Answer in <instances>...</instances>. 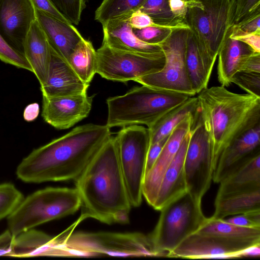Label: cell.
<instances>
[{"label":"cell","instance_id":"7","mask_svg":"<svg viewBox=\"0 0 260 260\" xmlns=\"http://www.w3.org/2000/svg\"><path fill=\"white\" fill-rule=\"evenodd\" d=\"M81 206L76 189L47 187L24 198L7 217L9 231L14 237L46 222L75 213Z\"/></svg>","mask_w":260,"mask_h":260},{"label":"cell","instance_id":"30","mask_svg":"<svg viewBox=\"0 0 260 260\" xmlns=\"http://www.w3.org/2000/svg\"><path fill=\"white\" fill-rule=\"evenodd\" d=\"M53 237L33 229L15 237L11 256L45 255Z\"/></svg>","mask_w":260,"mask_h":260},{"label":"cell","instance_id":"23","mask_svg":"<svg viewBox=\"0 0 260 260\" xmlns=\"http://www.w3.org/2000/svg\"><path fill=\"white\" fill-rule=\"evenodd\" d=\"M23 55L40 85L47 79L51 58V48L37 19L31 23L23 43Z\"/></svg>","mask_w":260,"mask_h":260},{"label":"cell","instance_id":"4","mask_svg":"<svg viewBox=\"0 0 260 260\" xmlns=\"http://www.w3.org/2000/svg\"><path fill=\"white\" fill-rule=\"evenodd\" d=\"M71 229L53 238L46 256L163 257L141 233H73Z\"/></svg>","mask_w":260,"mask_h":260},{"label":"cell","instance_id":"12","mask_svg":"<svg viewBox=\"0 0 260 260\" xmlns=\"http://www.w3.org/2000/svg\"><path fill=\"white\" fill-rule=\"evenodd\" d=\"M184 170L187 192L201 202L210 187L214 168L208 139L198 117L190 131Z\"/></svg>","mask_w":260,"mask_h":260},{"label":"cell","instance_id":"36","mask_svg":"<svg viewBox=\"0 0 260 260\" xmlns=\"http://www.w3.org/2000/svg\"><path fill=\"white\" fill-rule=\"evenodd\" d=\"M231 83L237 85L247 93L260 98V73L238 72L232 78Z\"/></svg>","mask_w":260,"mask_h":260},{"label":"cell","instance_id":"27","mask_svg":"<svg viewBox=\"0 0 260 260\" xmlns=\"http://www.w3.org/2000/svg\"><path fill=\"white\" fill-rule=\"evenodd\" d=\"M197 232L234 241L260 243V229L236 225L212 216L206 217Z\"/></svg>","mask_w":260,"mask_h":260},{"label":"cell","instance_id":"35","mask_svg":"<svg viewBox=\"0 0 260 260\" xmlns=\"http://www.w3.org/2000/svg\"><path fill=\"white\" fill-rule=\"evenodd\" d=\"M0 60L19 69L32 72L24 55L11 46L0 34Z\"/></svg>","mask_w":260,"mask_h":260},{"label":"cell","instance_id":"5","mask_svg":"<svg viewBox=\"0 0 260 260\" xmlns=\"http://www.w3.org/2000/svg\"><path fill=\"white\" fill-rule=\"evenodd\" d=\"M191 95L173 91L155 89L142 85L122 95L107 100L109 128L144 124L151 127L167 113Z\"/></svg>","mask_w":260,"mask_h":260},{"label":"cell","instance_id":"17","mask_svg":"<svg viewBox=\"0 0 260 260\" xmlns=\"http://www.w3.org/2000/svg\"><path fill=\"white\" fill-rule=\"evenodd\" d=\"M50 48L47 77L45 82L40 85L42 95L59 96L87 93L89 84L84 82L68 61Z\"/></svg>","mask_w":260,"mask_h":260},{"label":"cell","instance_id":"46","mask_svg":"<svg viewBox=\"0 0 260 260\" xmlns=\"http://www.w3.org/2000/svg\"><path fill=\"white\" fill-rule=\"evenodd\" d=\"M14 238L9 230L0 235V255L11 256Z\"/></svg>","mask_w":260,"mask_h":260},{"label":"cell","instance_id":"20","mask_svg":"<svg viewBox=\"0 0 260 260\" xmlns=\"http://www.w3.org/2000/svg\"><path fill=\"white\" fill-rule=\"evenodd\" d=\"M260 150V124L247 131L236 139L222 152L213 176L218 183L236 165Z\"/></svg>","mask_w":260,"mask_h":260},{"label":"cell","instance_id":"26","mask_svg":"<svg viewBox=\"0 0 260 260\" xmlns=\"http://www.w3.org/2000/svg\"><path fill=\"white\" fill-rule=\"evenodd\" d=\"M185 60L191 87L195 94H198L208 87L214 65L199 51L190 31L186 43Z\"/></svg>","mask_w":260,"mask_h":260},{"label":"cell","instance_id":"41","mask_svg":"<svg viewBox=\"0 0 260 260\" xmlns=\"http://www.w3.org/2000/svg\"><path fill=\"white\" fill-rule=\"evenodd\" d=\"M129 20L133 29H141L149 26L160 27L148 14L139 10L131 14Z\"/></svg>","mask_w":260,"mask_h":260},{"label":"cell","instance_id":"16","mask_svg":"<svg viewBox=\"0 0 260 260\" xmlns=\"http://www.w3.org/2000/svg\"><path fill=\"white\" fill-rule=\"evenodd\" d=\"M36 19L30 0H0V34L23 54L25 36Z\"/></svg>","mask_w":260,"mask_h":260},{"label":"cell","instance_id":"45","mask_svg":"<svg viewBox=\"0 0 260 260\" xmlns=\"http://www.w3.org/2000/svg\"><path fill=\"white\" fill-rule=\"evenodd\" d=\"M171 12L179 20L185 22L187 11V0H168Z\"/></svg>","mask_w":260,"mask_h":260},{"label":"cell","instance_id":"8","mask_svg":"<svg viewBox=\"0 0 260 260\" xmlns=\"http://www.w3.org/2000/svg\"><path fill=\"white\" fill-rule=\"evenodd\" d=\"M160 211L158 221L148 236L155 250L168 257L183 239L198 231L206 217L201 202L188 192Z\"/></svg>","mask_w":260,"mask_h":260},{"label":"cell","instance_id":"3","mask_svg":"<svg viewBox=\"0 0 260 260\" xmlns=\"http://www.w3.org/2000/svg\"><path fill=\"white\" fill-rule=\"evenodd\" d=\"M198 94V119L208 139L215 170L223 150L260 124V98L222 86L207 87Z\"/></svg>","mask_w":260,"mask_h":260},{"label":"cell","instance_id":"37","mask_svg":"<svg viewBox=\"0 0 260 260\" xmlns=\"http://www.w3.org/2000/svg\"><path fill=\"white\" fill-rule=\"evenodd\" d=\"M258 16H260V0H236L234 25Z\"/></svg>","mask_w":260,"mask_h":260},{"label":"cell","instance_id":"31","mask_svg":"<svg viewBox=\"0 0 260 260\" xmlns=\"http://www.w3.org/2000/svg\"><path fill=\"white\" fill-rule=\"evenodd\" d=\"M146 0H103L95 11L94 19L103 25L110 20L131 15Z\"/></svg>","mask_w":260,"mask_h":260},{"label":"cell","instance_id":"49","mask_svg":"<svg viewBox=\"0 0 260 260\" xmlns=\"http://www.w3.org/2000/svg\"><path fill=\"white\" fill-rule=\"evenodd\" d=\"M260 256V244L251 246L242 251L238 254V257H257Z\"/></svg>","mask_w":260,"mask_h":260},{"label":"cell","instance_id":"44","mask_svg":"<svg viewBox=\"0 0 260 260\" xmlns=\"http://www.w3.org/2000/svg\"><path fill=\"white\" fill-rule=\"evenodd\" d=\"M240 71L260 73V53L253 52L246 57L240 66Z\"/></svg>","mask_w":260,"mask_h":260},{"label":"cell","instance_id":"33","mask_svg":"<svg viewBox=\"0 0 260 260\" xmlns=\"http://www.w3.org/2000/svg\"><path fill=\"white\" fill-rule=\"evenodd\" d=\"M24 197L12 183L0 184V220L8 217L18 206Z\"/></svg>","mask_w":260,"mask_h":260},{"label":"cell","instance_id":"2","mask_svg":"<svg viewBox=\"0 0 260 260\" xmlns=\"http://www.w3.org/2000/svg\"><path fill=\"white\" fill-rule=\"evenodd\" d=\"M82 221L106 224L129 222L132 206L121 173L115 137L111 136L75 179Z\"/></svg>","mask_w":260,"mask_h":260},{"label":"cell","instance_id":"21","mask_svg":"<svg viewBox=\"0 0 260 260\" xmlns=\"http://www.w3.org/2000/svg\"><path fill=\"white\" fill-rule=\"evenodd\" d=\"M219 183L216 197L260 189V150L235 166Z\"/></svg>","mask_w":260,"mask_h":260},{"label":"cell","instance_id":"28","mask_svg":"<svg viewBox=\"0 0 260 260\" xmlns=\"http://www.w3.org/2000/svg\"><path fill=\"white\" fill-rule=\"evenodd\" d=\"M198 112L197 96H191L161 117L151 127L150 145L168 137L174 128L189 115Z\"/></svg>","mask_w":260,"mask_h":260},{"label":"cell","instance_id":"25","mask_svg":"<svg viewBox=\"0 0 260 260\" xmlns=\"http://www.w3.org/2000/svg\"><path fill=\"white\" fill-rule=\"evenodd\" d=\"M260 210V189L216 197L212 216L223 219L230 215Z\"/></svg>","mask_w":260,"mask_h":260},{"label":"cell","instance_id":"48","mask_svg":"<svg viewBox=\"0 0 260 260\" xmlns=\"http://www.w3.org/2000/svg\"><path fill=\"white\" fill-rule=\"evenodd\" d=\"M40 113V106L37 103H31L27 105L24 110L23 116L24 119L27 122L34 121Z\"/></svg>","mask_w":260,"mask_h":260},{"label":"cell","instance_id":"39","mask_svg":"<svg viewBox=\"0 0 260 260\" xmlns=\"http://www.w3.org/2000/svg\"><path fill=\"white\" fill-rule=\"evenodd\" d=\"M223 219L230 223L250 228L260 229V210L235 215Z\"/></svg>","mask_w":260,"mask_h":260},{"label":"cell","instance_id":"19","mask_svg":"<svg viewBox=\"0 0 260 260\" xmlns=\"http://www.w3.org/2000/svg\"><path fill=\"white\" fill-rule=\"evenodd\" d=\"M191 130L184 137L171 164L162 177L152 208L160 211L172 202L187 192L184 162Z\"/></svg>","mask_w":260,"mask_h":260},{"label":"cell","instance_id":"10","mask_svg":"<svg viewBox=\"0 0 260 260\" xmlns=\"http://www.w3.org/2000/svg\"><path fill=\"white\" fill-rule=\"evenodd\" d=\"M189 29H172L158 45L165 56V63L159 72L137 78L134 81L155 89L196 95L189 81L185 60Z\"/></svg>","mask_w":260,"mask_h":260},{"label":"cell","instance_id":"18","mask_svg":"<svg viewBox=\"0 0 260 260\" xmlns=\"http://www.w3.org/2000/svg\"><path fill=\"white\" fill-rule=\"evenodd\" d=\"M131 15L109 21L102 25V43L119 50L149 56H161L164 53L158 44H150L140 40L129 23Z\"/></svg>","mask_w":260,"mask_h":260},{"label":"cell","instance_id":"11","mask_svg":"<svg viewBox=\"0 0 260 260\" xmlns=\"http://www.w3.org/2000/svg\"><path fill=\"white\" fill-rule=\"evenodd\" d=\"M96 73L111 81L127 82L160 71L164 54L149 56L112 48L102 43L96 51Z\"/></svg>","mask_w":260,"mask_h":260},{"label":"cell","instance_id":"22","mask_svg":"<svg viewBox=\"0 0 260 260\" xmlns=\"http://www.w3.org/2000/svg\"><path fill=\"white\" fill-rule=\"evenodd\" d=\"M35 9L36 19L45 32L50 47L68 61L74 48L84 38L72 24Z\"/></svg>","mask_w":260,"mask_h":260},{"label":"cell","instance_id":"24","mask_svg":"<svg viewBox=\"0 0 260 260\" xmlns=\"http://www.w3.org/2000/svg\"><path fill=\"white\" fill-rule=\"evenodd\" d=\"M254 52L244 43L229 37L218 53L217 78L221 86L231 85L234 75L239 72L244 60Z\"/></svg>","mask_w":260,"mask_h":260},{"label":"cell","instance_id":"47","mask_svg":"<svg viewBox=\"0 0 260 260\" xmlns=\"http://www.w3.org/2000/svg\"><path fill=\"white\" fill-rule=\"evenodd\" d=\"M248 45L254 52L260 53V33H253L232 38Z\"/></svg>","mask_w":260,"mask_h":260},{"label":"cell","instance_id":"15","mask_svg":"<svg viewBox=\"0 0 260 260\" xmlns=\"http://www.w3.org/2000/svg\"><path fill=\"white\" fill-rule=\"evenodd\" d=\"M94 95L86 93L59 96L42 95V116L55 128H69L87 117Z\"/></svg>","mask_w":260,"mask_h":260},{"label":"cell","instance_id":"43","mask_svg":"<svg viewBox=\"0 0 260 260\" xmlns=\"http://www.w3.org/2000/svg\"><path fill=\"white\" fill-rule=\"evenodd\" d=\"M168 137L150 145L146 157L145 175L156 161Z\"/></svg>","mask_w":260,"mask_h":260},{"label":"cell","instance_id":"14","mask_svg":"<svg viewBox=\"0 0 260 260\" xmlns=\"http://www.w3.org/2000/svg\"><path fill=\"white\" fill-rule=\"evenodd\" d=\"M198 112L189 115L169 136L156 161L145 175L142 193L148 204L153 205L166 171L177 154L186 134L192 129L198 118Z\"/></svg>","mask_w":260,"mask_h":260},{"label":"cell","instance_id":"38","mask_svg":"<svg viewBox=\"0 0 260 260\" xmlns=\"http://www.w3.org/2000/svg\"><path fill=\"white\" fill-rule=\"evenodd\" d=\"M133 29L135 35L142 41L150 44H159L170 35L173 29L149 26Z\"/></svg>","mask_w":260,"mask_h":260},{"label":"cell","instance_id":"6","mask_svg":"<svg viewBox=\"0 0 260 260\" xmlns=\"http://www.w3.org/2000/svg\"><path fill=\"white\" fill-rule=\"evenodd\" d=\"M185 22L199 51L214 65L235 24L236 0H187Z\"/></svg>","mask_w":260,"mask_h":260},{"label":"cell","instance_id":"32","mask_svg":"<svg viewBox=\"0 0 260 260\" xmlns=\"http://www.w3.org/2000/svg\"><path fill=\"white\" fill-rule=\"evenodd\" d=\"M139 10L148 14L160 27L189 28L185 22L179 20L173 15L168 0H146Z\"/></svg>","mask_w":260,"mask_h":260},{"label":"cell","instance_id":"1","mask_svg":"<svg viewBox=\"0 0 260 260\" xmlns=\"http://www.w3.org/2000/svg\"><path fill=\"white\" fill-rule=\"evenodd\" d=\"M111 136L106 125L77 126L32 150L18 166L17 176L33 183L75 180Z\"/></svg>","mask_w":260,"mask_h":260},{"label":"cell","instance_id":"42","mask_svg":"<svg viewBox=\"0 0 260 260\" xmlns=\"http://www.w3.org/2000/svg\"><path fill=\"white\" fill-rule=\"evenodd\" d=\"M35 9L40 10L60 21H69L56 9L50 0H30Z\"/></svg>","mask_w":260,"mask_h":260},{"label":"cell","instance_id":"13","mask_svg":"<svg viewBox=\"0 0 260 260\" xmlns=\"http://www.w3.org/2000/svg\"><path fill=\"white\" fill-rule=\"evenodd\" d=\"M260 244L247 241H234L194 232L186 237L172 251L169 257L187 258H235L244 249Z\"/></svg>","mask_w":260,"mask_h":260},{"label":"cell","instance_id":"34","mask_svg":"<svg viewBox=\"0 0 260 260\" xmlns=\"http://www.w3.org/2000/svg\"><path fill=\"white\" fill-rule=\"evenodd\" d=\"M56 9L72 24L78 25L86 0H50Z\"/></svg>","mask_w":260,"mask_h":260},{"label":"cell","instance_id":"29","mask_svg":"<svg viewBox=\"0 0 260 260\" xmlns=\"http://www.w3.org/2000/svg\"><path fill=\"white\" fill-rule=\"evenodd\" d=\"M68 61L79 77L90 84L96 73V53L92 42L82 39L74 48Z\"/></svg>","mask_w":260,"mask_h":260},{"label":"cell","instance_id":"9","mask_svg":"<svg viewBox=\"0 0 260 260\" xmlns=\"http://www.w3.org/2000/svg\"><path fill=\"white\" fill-rule=\"evenodd\" d=\"M115 139L128 198L132 207H138L142 201V186L150 146L149 130L138 124L122 127Z\"/></svg>","mask_w":260,"mask_h":260},{"label":"cell","instance_id":"40","mask_svg":"<svg viewBox=\"0 0 260 260\" xmlns=\"http://www.w3.org/2000/svg\"><path fill=\"white\" fill-rule=\"evenodd\" d=\"M253 33H260V16L239 24L234 25L229 37L234 38Z\"/></svg>","mask_w":260,"mask_h":260}]
</instances>
